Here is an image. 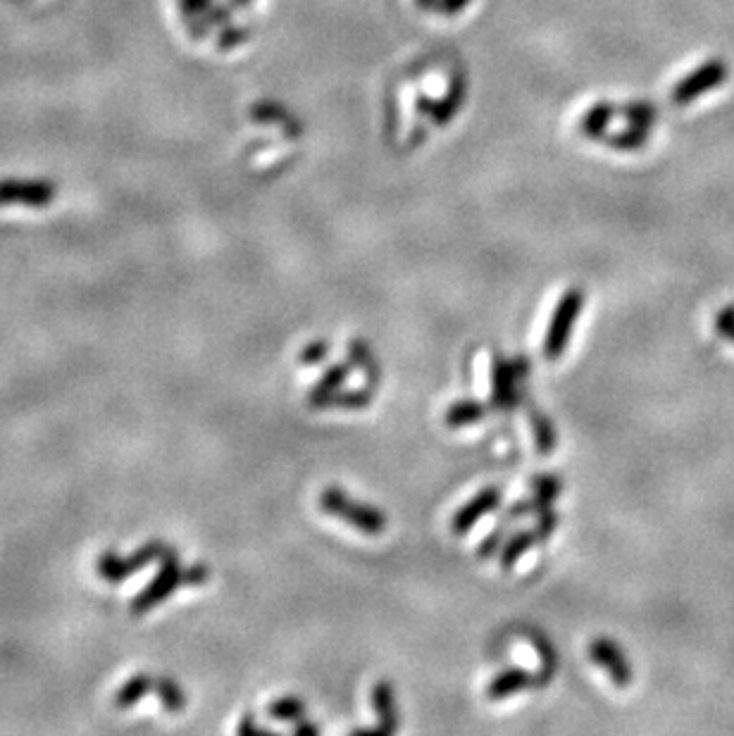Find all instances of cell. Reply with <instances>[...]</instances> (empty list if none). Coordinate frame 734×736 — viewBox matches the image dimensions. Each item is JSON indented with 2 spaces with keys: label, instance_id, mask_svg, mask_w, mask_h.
Returning a JSON list of instances; mask_svg holds the SVG:
<instances>
[{
  "label": "cell",
  "instance_id": "cell-19",
  "mask_svg": "<svg viewBox=\"0 0 734 736\" xmlns=\"http://www.w3.org/2000/svg\"><path fill=\"white\" fill-rule=\"evenodd\" d=\"M155 691H158L160 703H163V708L167 710V713H179V710L186 708L184 689L174 682V679L170 677L155 679Z\"/></svg>",
  "mask_w": 734,
  "mask_h": 736
},
{
  "label": "cell",
  "instance_id": "cell-4",
  "mask_svg": "<svg viewBox=\"0 0 734 736\" xmlns=\"http://www.w3.org/2000/svg\"><path fill=\"white\" fill-rule=\"evenodd\" d=\"M179 586H186V577L182 570V560H179L177 551H174L167 555L163 563H160V572L155 575L153 582L148 584L139 596H134L132 613L134 615L148 613V610H153L155 605L163 603L167 596H172Z\"/></svg>",
  "mask_w": 734,
  "mask_h": 736
},
{
  "label": "cell",
  "instance_id": "cell-29",
  "mask_svg": "<svg viewBox=\"0 0 734 736\" xmlns=\"http://www.w3.org/2000/svg\"><path fill=\"white\" fill-rule=\"evenodd\" d=\"M294 734L296 736H317V734H320V727H317L315 722H310V720H306V717H303V720L294 722Z\"/></svg>",
  "mask_w": 734,
  "mask_h": 736
},
{
  "label": "cell",
  "instance_id": "cell-1",
  "mask_svg": "<svg viewBox=\"0 0 734 736\" xmlns=\"http://www.w3.org/2000/svg\"><path fill=\"white\" fill-rule=\"evenodd\" d=\"M320 508L322 513L339 517L346 525L358 529L360 534L379 536L387 532V515L377 510L375 505L356 501L346 494L341 486H327L320 494Z\"/></svg>",
  "mask_w": 734,
  "mask_h": 736
},
{
  "label": "cell",
  "instance_id": "cell-11",
  "mask_svg": "<svg viewBox=\"0 0 734 736\" xmlns=\"http://www.w3.org/2000/svg\"><path fill=\"white\" fill-rule=\"evenodd\" d=\"M530 686H537V677L532 672L522 670V667H510V670H503L491 679L487 686V698L489 701H503V698L518 694V691L530 689Z\"/></svg>",
  "mask_w": 734,
  "mask_h": 736
},
{
  "label": "cell",
  "instance_id": "cell-8",
  "mask_svg": "<svg viewBox=\"0 0 734 736\" xmlns=\"http://www.w3.org/2000/svg\"><path fill=\"white\" fill-rule=\"evenodd\" d=\"M725 77H727V70L723 62L720 60L708 62V65L701 67V70H696L694 74H689V77L684 79L680 86H677L673 93V101L682 103V105L694 101V98H699L701 93L711 91L718 84H723Z\"/></svg>",
  "mask_w": 734,
  "mask_h": 736
},
{
  "label": "cell",
  "instance_id": "cell-6",
  "mask_svg": "<svg viewBox=\"0 0 734 736\" xmlns=\"http://www.w3.org/2000/svg\"><path fill=\"white\" fill-rule=\"evenodd\" d=\"M518 372H515V363L508 360L503 353L494 355L491 363V408L506 413L518 405Z\"/></svg>",
  "mask_w": 734,
  "mask_h": 736
},
{
  "label": "cell",
  "instance_id": "cell-25",
  "mask_svg": "<svg viewBox=\"0 0 734 736\" xmlns=\"http://www.w3.org/2000/svg\"><path fill=\"white\" fill-rule=\"evenodd\" d=\"M715 332L720 339L734 343V303L725 305L718 315H715Z\"/></svg>",
  "mask_w": 734,
  "mask_h": 736
},
{
  "label": "cell",
  "instance_id": "cell-12",
  "mask_svg": "<svg viewBox=\"0 0 734 736\" xmlns=\"http://www.w3.org/2000/svg\"><path fill=\"white\" fill-rule=\"evenodd\" d=\"M372 708L379 717V727L387 729V734H394L398 729V706H396V691L394 684L389 679H379V682L372 686Z\"/></svg>",
  "mask_w": 734,
  "mask_h": 736
},
{
  "label": "cell",
  "instance_id": "cell-16",
  "mask_svg": "<svg viewBox=\"0 0 734 736\" xmlns=\"http://www.w3.org/2000/svg\"><path fill=\"white\" fill-rule=\"evenodd\" d=\"M348 360H351L353 367L365 372L367 382H372V386L379 384V377H382V367H379L375 353L372 348L367 346L363 339H353L348 341Z\"/></svg>",
  "mask_w": 734,
  "mask_h": 736
},
{
  "label": "cell",
  "instance_id": "cell-23",
  "mask_svg": "<svg viewBox=\"0 0 734 736\" xmlns=\"http://www.w3.org/2000/svg\"><path fill=\"white\" fill-rule=\"evenodd\" d=\"M508 525H510L508 520H501L499 525H496L494 532H491V534L487 536V539L482 541L480 548H477V558H484V560H487V558H491V555H496V553L501 551L503 541H506Z\"/></svg>",
  "mask_w": 734,
  "mask_h": 736
},
{
  "label": "cell",
  "instance_id": "cell-7",
  "mask_svg": "<svg viewBox=\"0 0 734 736\" xmlns=\"http://www.w3.org/2000/svg\"><path fill=\"white\" fill-rule=\"evenodd\" d=\"M499 503H501V489H499V486H487V489H482L480 494L472 498L470 503H465L463 508H458V513L453 515V520H451L453 534H456V536L468 534L470 529L475 527L484 515L494 513V510L499 508Z\"/></svg>",
  "mask_w": 734,
  "mask_h": 736
},
{
  "label": "cell",
  "instance_id": "cell-26",
  "mask_svg": "<svg viewBox=\"0 0 734 736\" xmlns=\"http://www.w3.org/2000/svg\"><path fill=\"white\" fill-rule=\"evenodd\" d=\"M558 522H561V520H558V515L553 513L551 508H549V510H544V513H539V522H537L539 541H546V539H549V536H551L553 532H556Z\"/></svg>",
  "mask_w": 734,
  "mask_h": 736
},
{
  "label": "cell",
  "instance_id": "cell-15",
  "mask_svg": "<svg viewBox=\"0 0 734 736\" xmlns=\"http://www.w3.org/2000/svg\"><path fill=\"white\" fill-rule=\"evenodd\" d=\"M539 541L537 529H522V532H515L513 536H508L501 546V570H513L515 563L525 555L530 548Z\"/></svg>",
  "mask_w": 734,
  "mask_h": 736
},
{
  "label": "cell",
  "instance_id": "cell-13",
  "mask_svg": "<svg viewBox=\"0 0 734 736\" xmlns=\"http://www.w3.org/2000/svg\"><path fill=\"white\" fill-rule=\"evenodd\" d=\"M527 413H530L534 446H537V453L544 455V458H546V455H551L553 451H556V444H558L556 427H553L549 415H546L544 410L539 408V405L527 401Z\"/></svg>",
  "mask_w": 734,
  "mask_h": 736
},
{
  "label": "cell",
  "instance_id": "cell-20",
  "mask_svg": "<svg viewBox=\"0 0 734 736\" xmlns=\"http://www.w3.org/2000/svg\"><path fill=\"white\" fill-rule=\"evenodd\" d=\"M372 403V389H339L337 394L329 398L327 408H346V410H360Z\"/></svg>",
  "mask_w": 734,
  "mask_h": 736
},
{
  "label": "cell",
  "instance_id": "cell-21",
  "mask_svg": "<svg viewBox=\"0 0 734 736\" xmlns=\"http://www.w3.org/2000/svg\"><path fill=\"white\" fill-rule=\"evenodd\" d=\"M561 494H563L561 477H556V474H541V477H534L532 496H537L544 505H549L551 508V503L556 501Z\"/></svg>",
  "mask_w": 734,
  "mask_h": 736
},
{
  "label": "cell",
  "instance_id": "cell-27",
  "mask_svg": "<svg viewBox=\"0 0 734 736\" xmlns=\"http://www.w3.org/2000/svg\"><path fill=\"white\" fill-rule=\"evenodd\" d=\"M236 732H239L241 736H251V734H265V736H277V732H272V729L267 727H260L258 722H255L253 715H244V720L239 722V727H236Z\"/></svg>",
  "mask_w": 734,
  "mask_h": 736
},
{
  "label": "cell",
  "instance_id": "cell-18",
  "mask_svg": "<svg viewBox=\"0 0 734 736\" xmlns=\"http://www.w3.org/2000/svg\"><path fill=\"white\" fill-rule=\"evenodd\" d=\"M306 701L301 696H282L267 706V715L279 722H298L306 717Z\"/></svg>",
  "mask_w": 734,
  "mask_h": 736
},
{
  "label": "cell",
  "instance_id": "cell-3",
  "mask_svg": "<svg viewBox=\"0 0 734 736\" xmlns=\"http://www.w3.org/2000/svg\"><path fill=\"white\" fill-rule=\"evenodd\" d=\"M170 553H174V548L163 544V541H151V544L141 546L139 551L129 555V558H120V555L115 553H103L96 563V572L98 577L108 579V582H122V579L132 577L134 572L151 565L153 560H160V563H163Z\"/></svg>",
  "mask_w": 734,
  "mask_h": 736
},
{
  "label": "cell",
  "instance_id": "cell-22",
  "mask_svg": "<svg viewBox=\"0 0 734 736\" xmlns=\"http://www.w3.org/2000/svg\"><path fill=\"white\" fill-rule=\"evenodd\" d=\"M534 646H537L541 653V670L537 675V686H546L551 682V677L556 675V667H558L556 653H553V648L546 639H537L534 641Z\"/></svg>",
  "mask_w": 734,
  "mask_h": 736
},
{
  "label": "cell",
  "instance_id": "cell-28",
  "mask_svg": "<svg viewBox=\"0 0 734 736\" xmlns=\"http://www.w3.org/2000/svg\"><path fill=\"white\" fill-rule=\"evenodd\" d=\"M184 577H186V586H201L205 584V579L210 577V570L205 563H196L194 567H189V570H184Z\"/></svg>",
  "mask_w": 734,
  "mask_h": 736
},
{
  "label": "cell",
  "instance_id": "cell-14",
  "mask_svg": "<svg viewBox=\"0 0 734 736\" xmlns=\"http://www.w3.org/2000/svg\"><path fill=\"white\" fill-rule=\"evenodd\" d=\"M491 410V405L475 401V398H465V401L453 403L449 410H446L444 422L449 424L451 429H460V427H468V424L480 422L482 417H487Z\"/></svg>",
  "mask_w": 734,
  "mask_h": 736
},
{
  "label": "cell",
  "instance_id": "cell-2",
  "mask_svg": "<svg viewBox=\"0 0 734 736\" xmlns=\"http://www.w3.org/2000/svg\"><path fill=\"white\" fill-rule=\"evenodd\" d=\"M584 308V291L582 289H568L561 296V301L553 308L549 329H546L544 339V355L546 360H558L565 353L570 343L572 327H575L577 317H580Z\"/></svg>",
  "mask_w": 734,
  "mask_h": 736
},
{
  "label": "cell",
  "instance_id": "cell-9",
  "mask_svg": "<svg viewBox=\"0 0 734 736\" xmlns=\"http://www.w3.org/2000/svg\"><path fill=\"white\" fill-rule=\"evenodd\" d=\"M353 370V363H334L332 367H327V372L317 379V384L313 389L308 391V405L315 410H325L329 398H332L337 391L341 389V384L346 382L348 374Z\"/></svg>",
  "mask_w": 734,
  "mask_h": 736
},
{
  "label": "cell",
  "instance_id": "cell-10",
  "mask_svg": "<svg viewBox=\"0 0 734 736\" xmlns=\"http://www.w3.org/2000/svg\"><path fill=\"white\" fill-rule=\"evenodd\" d=\"M55 189L51 184H22V182H0V205H48Z\"/></svg>",
  "mask_w": 734,
  "mask_h": 736
},
{
  "label": "cell",
  "instance_id": "cell-5",
  "mask_svg": "<svg viewBox=\"0 0 734 736\" xmlns=\"http://www.w3.org/2000/svg\"><path fill=\"white\" fill-rule=\"evenodd\" d=\"M589 658L606 670V675L618 689H627L632 684V665L625 651L615 644L611 636H596L589 644Z\"/></svg>",
  "mask_w": 734,
  "mask_h": 736
},
{
  "label": "cell",
  "instance_id": "cell-24",
  "mask_svg": "<svg viewBox=\"0 0 734 736\" xmlns=\"http://www.w3.org/2000/svg\"><path fill=\"white\" fill-rule=\"evenodd\" d=\"M327 355H329V341L315 339V341H310L306 348H303L301 355H298V360H301V365H320Z\"/></svg>",
  "mask_w": 734,
  "mask_h": 736
},
{
  "label": "cell",
  "instance_id": "cell-17",
  "mask_svg": "<svg viewBox=\"0 0 734 736\" xmlns=\"http://www.w3.org/2000/svg\"><path fill=\"white\" fill-rule=\"evenodd\" d=\"M151 689H155V679L151 675H146V672L134 675L127 684L120 686V689L115 691V708L124 710V708L136 706V703H139Z\"/></svg>",
  "mask_w": 734,
  "mask_h": 736
}]
</instances>
